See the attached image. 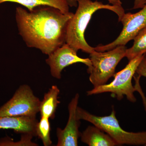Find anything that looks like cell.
Here are the masks:
<instances>
[{"label": "cell", "instance_id": "cell-5", "mask_svg": "<svg viewBox=\"0 0 146 146\" xmlns=\"http://www.w3.org/2000/svg\"><path fill=\"white\" fill-rule=\"evenodd\" d=\"M145 55L146 54L139 55L129 60L125 68L115 74V78L112 82L94 87L87 91V96L110 93L119 100L125 96L129 101L135 102L136 98L134 94L136 91L132 84V80L138 66Z\"/></svg>", "mask_w": 146, "mask_h": 146}, {"label": "cell", "instance_id": "cell-11", "mask_svg": "<svg viewBox=\"0 0 146 146\" xmlns=\"http://www.w3.org/2000/svg\"><path fill=\"white\" fill-rule=\"evenodd\" d=\"M81 140L89 146H115L117 144L107 133L96 126H89L80 133Z\"/></svg>", "mask_w": 146, "mask_h": 146}, {"label": "cell", "instance_id": "cell-9", "mask_svg": "<svg viewBox=\"0 0 146 146\" xmlns=\"http://www.w3.org/2000/svg\"><path fill=\"white\" fill-rule=\"evenodd\" d=\"M79 95L76 94L68 105L69 119L66 126L63 129L57 128L56 135L57 143L56 146H77L80 136L79 130L80 120L77 116V109L78 107Z\"/></svg>", "mask_w": 146, "mask_h": 146}, {"label": "cell", "instance_id": "cell-18", "mask_svg": "<svg viewBox=\"0 0 146 146\" xmlns=\"http://www.w3.org/2000/svg\"><path fill=\"white\" fill-rule=\"evenodd\" d=\"M133 78H134V80H135V84L134 87H135V89H136V91L138 92V93L141 95L142 100H143L144 107H145V110L146 111V97L143 92V90H142L140 83V80L141 76L138 75L137 76H134Z\"/></svg>", "mask_w": 146, "mask_h": 146}, {"label": "cell", "instance_id": "cell-8", "mask_svg": "<svg viewBox=\"0 0 146 146\" xmlns=\"http://www.w3.org/2000/svg\"><path fill=\"white\" fill-rule=\"evenodd\" d=\"M77 52L65 43L48 56L46 62L49 66L51 75L53 77L60 79L61 73L64 68L75 63H83L88 68L91 66L90 58L79 57Z\"/></svg>", "mask_w": 146, "mask_h": 146}, {"label": "cell", "instance_id": "cell-7", "mask_svg": "<svg viewBox=\"0 0 146 146\" xmlns=\"http://www.w3.org/2000/svg\"><path fill=\"white\" fill-rule=\"evenodd\" d=\"M120 22L123 28L121 33L114 41L107 44L95 47V50L104 52L119 46H125L134 39L141 30L146 27V3L140 11L136 13H125Z\"/></svg>", "mask_w": 146, "mask_h": 146}, {"label": "cell", "instance_id": "cell-4", "mask_svg": "<svg viewBox=\"0 0 146 146\" xmlns=\"http://www.w3.org/2000/svg\"><path fill=\"white\" fill-rule=\"evenodd\" d=\"M127 49L125 46H119L104 52L95 50L89 54L91 65L87 72L90 74L89 80L94 88L106 84L115 75L116 67L125 57Z\"/></svg>", "mask_w": 146, "mask_h": 146}, {"label": "cell", "instance_id": "cell-10", "mask_svg": "<svg viewBox=\"0 0 146 146\" xmlns=\"http://www.w3.org/2000/svg\"><path fill=\"white\" fill-rule=\"evenodd\" d=\"M36 117L0 116V129H13L22 134L36 136Z\"/></svg>", "mask_w": 146, "mask_h": 146}, {"label": "cell", "instance_id": "cell-12", "mask_svg": "<svg viewBox=\"0 0 146 146\" xmlns=\"http://www.w3.org/2000/svg\"><path fill=\"white\" fill-rule=\"evenodd\" d=\"M60 90L56 85H53L44 95L40 102L39 111L41 117L54 119L58 105L60 103L58 100Z\"/></svg>", "mask_w": 146, "mask_h": 146}, {"label": "cell", "instance_id": "cell-15", "mask_svg": "<svg viewBox=\"0 0 146 146\" xmlns=\"http://www.w3.org/2000/svg\"><path fill=\"white\" fill-rule=\"evenodd\" d=\"M50 125L49 119L46 117H41L36 127V136L42 140L44 146H50L52 144L50 136Z\"/></svg>", "mask_w": 146, "mask_h": 146}, {"label": "cell", "instance_id": "cell-19", "mask_svg": "<svg viewBox=\"0 0 146 146\" xmlns=\"http://www.w3.org/2000/svg\"><path fill=\"white\" fill-rule=\"evenodd\" d=\"M138 75L141 77L143 76L146 78V56H145L143 59L140 63L136 71Z\"/></svg>", "mask_w": 146, "mask_h": 146}, {"label": "cell", "instance_id": "cell-3", "mask_svg": "<svg viewBox=\"0 0 146 146\" xmlns=\"http://www.w3.org/2000/svg\"><path fill=\"white\" fill-rule=\"evenodd\" d=\"M77 116L80 120L91 123L107 133L118 145H123L146 146V131L129 132L121 127L116 117L115 110L108 116L100 117L78 107Z\"/></svg>", "mask_w": 146, "mask_h": 146}, {"label": "cell", "instance_id": "cell-17", "mask_svg": "<svg viewBox=\"0 0 146 146\" xmlns=\"http://www.w3.org/2000/svg\"><path fill=\"white\" fill-rule=\"evenodd\" d=\"M110 3L112 5L122 6V2L121 0H108ZM146 0H134L133 8H142L145 5Z\"/></svg>", "mask_w": 146, "mask_h": 146}, {"label": "cell", "instance_id": "cell-1", "mask_svg": "<svg viewBox=\"0 0 146 146\" xmlns=\"http://www.w3.org/2000/svg\"><path fill=\"white\" fill-rule=\"evenodd\" d=\"M74 14L52 7H39L31 11L18 7L15 18L18 33L27 46L48 56L66 43L67 27Z\"/></svg>", "mask_w": 146, "mask_h": 146}, {"label": "cell", "instance_id": "cell-14", "mask_svg": "<svg viewBox=\"0 0 146 146\" xmlns=\"http://www.w3.org/2000/svg\"><path fill=\"white\" fill-rule=\"evenodd\" d=\"M133 39V46L127 48L126 51L125 57L129 61L146 54V27L141 30Z\"/></svg>", "mask_w": 146, "mask_h": 146}, {"label": "cell", "instance_id": "cell-16", "mask_svg": "<svg viewBox=\"0 0 146 146\" xmlns=\"http://www.w3.org/2000/svg\"><path fill=\"white\" fill-rule=\"evenodd\" d=\"M34 137L30 134H22L21 140L14 142L10 138H5L0 139V146H37L38 144L33 143L32 139Z\"/></svg>", "mask_w": 146, "mask_h": 146}, {"label": "cell", "instance_id": "cell-13", "mask_svg": "<svg viewBox=\"0 0 146 146\" xmlns=\"http://www.w3.org/2000/svg\"><path fill=\"white\" fill-rule=\"evenodd\" d=\"M6 2L19 4L29 11L39 7L50 6L57 9L64 13L70 12V6L66 0H0V5Z\"/></svg>", "mask_w": 146, "mask_h": 146}, {"label": "cell", "instance_id": "cell-6", "mask_svg": "<svg viewBox=\"0 0 146 146\" xmlns=\"http://www.w3.org/2000/svg\"><path fill=\"white\" fill-rule=\"evenodd\" d=\"M40 102L29 86L21 85L12 98L0 107V116L36 117Z\"/></svg>", "mask_w": 146, "mask_h": 146}, {"label": "cell", "instance_id": "cell-2", "mask_svg": "<svg viewBox=\"0 0 146 146\" xmlns=\"http://www.w3.org/2000/svg\"><path fill=\"white\" fill-rule=\"evenodd\" d=\"M105 9L115 12L121 21L125 13L122 6L104 4L98 1L80 0L76 13L68 24L66 31V43L77 52L81 50L86 53L91 54L95 50L86 42L85 32L92 16L100 9Z\"/></svg>", "mask_w": 146, "mask_h": 146}, {"label": "cell", "instance_id": "cell-20", "mask_svg": "<svg viewBox=\"0 0 146 146\" xmlns=\"http://www.w3.org/2000/svg\"><path fill=\"white\" fill-rule=\"evenodd\" d=\"M66 1L68 2L69 6L71 7H76L78 6L79 1L80 0H66Z\"/></svg>", "mask_w": 146, "mask_h": 146}]
</instances>
